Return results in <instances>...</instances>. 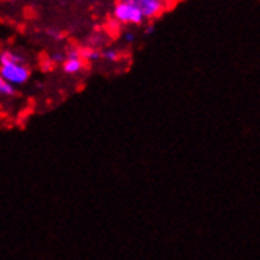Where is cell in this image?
<instances>
[{"mask_svg": "<svg viewBox=\"0 0 260 260\" xmlns=\"http://www.w3.org/2000/svg\"><path fill=\"white\" fill-rule=\"evenodd\" d=\"M125 40H126L128 43H133V41H134V34H133V32L125 34Z\"/></svg>", "mask_w": 260, "mask_h": 260, "instance_id": "10", "label": "cell"}, {"mask_svg": "<svg viewBox=\"0 0 260 260\" xmlns=\"http://www.w3.org/2000/svg\"><path fill=\"white\" fill-rule=\"evenodd\" d=\"M63 60H65L63 54H54V55H51V62H54V63H62Z\"/></svg>", "mask_w": 260, "mask_h": 260, "instance_id": "9", "label": "cell"}, {"mask_svg": "<svg viewBox=\"0 0 260 260\" xmlns=\"http://www.w3.org/2000/svg\"><path fill=\"white\" fill-rule=\"evenodd\" d=\"M153 32H155V27H153V25L147 28V34H153Z\"/></svg>", "mask_w": 260, "mask_h": 260, "instance_id": "12", "label": "cell"}, {"mask_svg": "<svg viewBox=\"0 0 260 260\" xmlns=\"http://www.w3.org/2000/svg\"><path fill=\"white\" fill-rule=\"evenodd\" d=\"M112 18L123 25H142L145 22L144 16L139 13V10L134 8L133 5L118 0L112 8Z\"/></svg>", "mask_w": 260, "mask_h": 260, "instance_id": "1", "label": "cell"}, {"mask_svg": "<svg viewBox=\"0 0 260 260\" xmlns=\"http://www.w3.org/2000/svg\"><path fill=\"white\" fill-rule=\"evenodd\" d=\"M14 93H16L14 87L10 85L8 82H5L2 78H0V96H13Z\"/></svg>", "mask_w": 260, "mask_h": 260, "instance_id": "7", "label": "cell"}, {"mask_svg": "<svg viewBox=\"0 0 260 260\" xmlns=\"http://www.w3.org/2000/svg\"><path fill=\"white\" fill-rule=\"evenodd\" d=\"M0 78L10 85H22L30 78V70L25 63H5L0 65Z\"/></svg>", "mask_w": 260, "mask_h": 260, "instance_id": "2", "label": "cell"}, {"mask_svg": "<svg viewBox=\"0 0 260 260\" xmlns=\"http://www.w3.org/2000/svg\"><path fill=\"white\" fill-rule=\"evenodd\" d=\"M123 2L139 10V13L142 14L145 21L161 16V13H164L167 7L166 0H123Z\"/></svg>", "mask_w": 260, "mask_h": 260, "instance_id": "3", "label": "cell"}, {"mask_svg": "<svg viewBox=\"0 0 260 260\" xmlns=\"http://www.w3.org/2000/svg\"><path fill=\"white\" fill-rule=\"evenodd\" d=\"M62 67H63V71L67 74H78V73H81L84 70V67H85V62L79 55V49H71L65 55V60L62 62Z\"/></svg>", "mask_w": 260, "mask_h": 260, "instance_id": "4", "label": "cell"}, {"mask_svg": "<svg viewBox=\"0 0 260 260\" xmlns=\"http://www.w3.org/2000/svg\"><path fill=\"white\" fill-rule=\"evenodd\" d=\"M5 63H25V58L14 51H4L0 54V65Z\"/></svg>", "mask_w": 260, "mask_h": 260, "instance_id": "5", "label": "cell"}, {"mask_svg": "<svg viewBox=\"0 0 260 260\" xmlns=\"http://www.w3.org/2000/svg\"><path fill=\"white\" fill-rule=\"evenodd\" d=\"M79 55L84 62H98L101 58V51H98L96 48H84V49H79Z\"/></svg>", "mask_w": 260, "mask_h": 260, "instance_id": "6", "label": "cell"}, {"mask_svg": "<svg viewBox=\"0 0 260 260\" xmlns=\"http://www.w3.org/2000/svg\"><path fill=\"white\" fill-rule=\"evenodd\" d=\"M118 52L115 49H104L101 51V58L106 60V62H117L118 60Z\"/></svg>", "mask_w": 260, "mask_h": 260, "instance_id": "8", "label": "cell"}, {"mask_svg": "<svg viewBox=\"0 0 260 260\" xmlns=\"http://www.w3.org/2000/svg\"><path fill=\"white\" fill-rule=\"evenodd\" d=\"M49 35L55 37V40H60V37H62V35H60V34H57L55 30H49Z\"/></svg>", "mask_w": 260, "mask_h": 260, "instance_id": "11", "label": "cell"}]
</instances>
